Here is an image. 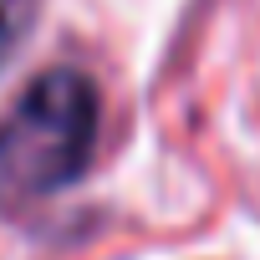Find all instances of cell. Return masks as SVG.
Here are the masks:
<instances>
[{
    "label": "cell",
    "instance_id": "2",
    "mask_svg": "<svg viewBox=\"0 0 260 260\" xmlns=\"http://www.w3.org/2000/svg\"><path fill=\"white\" fill-rule=\"evenodd\" d=\"M31 6L36 0H0V61L16 51V41H21V31L31 21Z\"/></svg>",
    "mask_w": 260,
    "mask_h": 260
},
{
    "label": "cell",
    "instance_id": "1",
    "mask_svg": "<svg viewBox=\"0 0 260 260\" xmlns=\"http://www.w3.org/2000/svg\"><path fill=\"white\" fill-rule=\"evenodd\" d=\"M97 87L92 77L56 67L36 77L0 117V214L26 209L67 189L97 143Z\"/></svg>",
    "mask_w": 260,
    "mask_h": 260
}]
</instances>
